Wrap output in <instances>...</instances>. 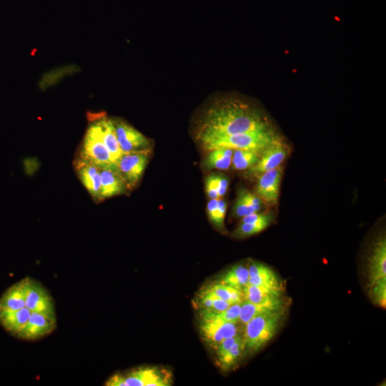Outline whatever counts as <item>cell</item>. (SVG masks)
<instances>
[{
  "instance_id": "6da1fadb",
  "label": "cell",
  "mask_w": 386,
  "mask_h": 386,
  "mask_svg": "<svg viewBox=\"0 0 386 386\" xmlns=\"http://www.w3.org/2000/svg\"><path fill=\"white\" fill-rule=\"evenodd\" d=\"M269 119L247 102L226 98L215 102L205 112L199 139L272 129Z\"/></svg>"
},
{
  "instance_id": "7a4b0ae2",
  "label": "cell",
  "mask_w": 386,
  "mask_h": 386,
  "mask_svg": "<svg viewBox=\"0 0 386 386\" xmlns=\"http://www.w3.org/2000/svg\"><path fill=\"white\" fill-rule=\"evenodd\" d=\"M280 137L273 128L231 135L200 138L202 146L206 150L217 148L253 150L261 152Z\"/></svg>"
},
{
  "instance_id": "3957f363",
  "label": "cell",
  "mask_w": 386,
  "mask_h": 386,
  "mask_svg": "<svg viewBox=\"0 0 386 386\" xmlns=\"http://www.w3.org/2000/svg\"><path fill=\"white\" fill-rule=\"evenodd\" d=\"M284 310L259 315L245 325L242 337L245 350L256 353L274 338L283 320Z\"/></svg>"
},
{
  "instance_id": "277c9868",
  "label": "cell",
  "mask_w": 386,
  "mask_h": 386,
  "mask_svg": "<svg viewBox=\"0 0 386 386\" xmlns=\"http://www.w3.org/2000/svg\"><path fill=\"white\" fill-rule=\"evenodd\" d=\"M172 384L171 373L159 367L144 366L125 374H115L105 385L108 386H168Z\"/></svg>"
},
{
  "instance_id": "5b68a950",
  "label": "cell",
  "mask_w": 386,
  "mask_h": 386,
  "mask_svg": "<svg viewBox=\"0 0 386 386\" xmlns=\"http://www.w3.org/2000/svg\"><path fill=\"white\" fill-rule=\"evenodd\" d=\"M79 159L91 162L99 168L115 164L109 149L102 141L95 122L87 131Z\"/></svg>"
},
{
  "instance_id": "8992f818",
  "label": "cell",
  "mask_w": 386,
  "mask_h": 386,
  "mask_svg": "<svg viewBox=\"0 0 386 386\" xmlns=\"http://www.w3.org/2000/svg\"><path fill=\"white\" fill-rule=\"evenodd\" d=\"M150 153V150L124 153L115 163L128 189L135 188L142 179Z\"/></svg>"
},
{
  "instance_id": "52a82bcc",
  "label": "cell",
  "mask_w": 386,
  "mask_h": 386,
  "mask_svg": "<svg viewBox=\"0 0 386 386\" xmlns=\"http://www.w3.org/2000/svg\"><path fill=\"white\" fill-rule=\"evenodd\" d=\"M25 292V307L34 312L56 315V304L47 289L30 276L22 279Z\"/></svg>"
},
{
  "instance_id": "ba28073f",
  "label": "cell",
  "mask_w": 386,
  "mask_h": 386,
  "mask_svg": "<svg viewBox=\"0 0 386 386\" xmlns=\"http://www.w3.org/2000/svg\"><path fill=\"white\" fill-rule=\"evenodd\" d=\"M122 153L150 150V140L141 133L120 119H112Z\"/></svg>"
},
{
  "instance_id": "9c48e42d",
  "label": "cell",
  "mask_w": 386,
  "mask_h": 386,
  "mask_svg": "<svg viewBox=\"0 0 386 386\" xmlns=\"http://www.w3.org/2000/svg\"><path fill=\"white\" fill-rule=\"evenodd\" d=\"M200 331L205 341L214 349L224 340L239 334L236 323L206 318H200Z\"/></svg>"
},
{
  "instance_id": "30bf717a",
  "label": "cell",
  "mask_w": 386,
  "mask_h": 386,
  "mask_svg": "<svg viewBox=\"0 0 386 386\" xmlns=\"http://www.w3.org/2000/svg\"><path fill=\"white\" fill-rule=\"evenodd\" d=\"M287 155V148L279 138L261 152L258 161L249 169V174L258 177L263 172L275 169L282 166Z\"/></svg>"
},
{
  "instance_id": "8fae6325",
  "label": "cell",
  "mask_w": 386,
  "mask_h": 386,
  "mask_svg": "<svg viewBox=\"0 0 386 386\" xmlns=\"http://www.w3.org/2000/svg\"><path fill=\"white\" fill-rule=\"evenodd\" d=\"M58 326L56 315L32 312L21 337L24 341H37L48 337Z\"/></svg>"
},
{
  "instance_id": "7c38bea8",
  "label": "cell",
  "mask_w": 386,
  "mask_h": 386,
  "mask_svg": "<svg viewBox=\"0 0 386 386\" xmlns=\"http://www.w3.org/2000/svg\"><path fill=\"white\" fill-rule=\"evenodd\" d=\"M282 175L283 170L280 166L260 174L256 186V195L268 204L275 205L279 198Z\"/></svg>"
},
{
  "instance_id": "4fadbf2b",
  "label": "cell",
  "mask_w": 386,
  "mask_h": 386,
  "mask_svg": "<svg viewBox=\"0 0 386 386\" xmlns=\"http://www.w3.org/2000/svg\"><path fill=\"white\" fill-rule=\"evenodd\" d=\"M99 169L102 200L125 194L128 188L115 164Z\"/></svg>"
},
{
  "instance_id": "5bb4252c",
  "label": "cell",
  "mask_w": 386,
  "mask_h": 386,
  "mask_svg": "<svg viewBox=\"0 0 386 386\" xmlns=\"http://www.w3.org/2000/svg\"><path fill=\"white\" fill-rule=\"evenodd\" d=\"M368 287L370 288L386 279V240L381 236L374 245L373 251L368 260Z\"/></svg>"
},
{
  "instance_id": "9a60e30c",
  "label": "cell",
  "mask_w": 386,
  "mask_h": 386,
  "mask_svg": "<svg viewBox=\"0 0 386 386\" xmlns=\"http://www.w3.org/2000/svg\"><path fill=\"white\" fill-rule=\"evenodd\" d=\"M249 284L283 293L282 280L269 266L260 262H251L249 267Z\"/></svg>"
},
{
  "instance_id": "2e32d148",
  "label": "cell",
  "mask_w": 386,
  "mask_h": 386,
  "mask_svg": "<svg viewBox=\"0 0 386 386\" xmlns=\"http://www.w3.org/2000/svg\"><path fill=\"white\" fill-rule=\"evenodd\" d=\"M78 178L95 200L101 201V182L99 167L78 159L76 162Z\"/></svg>"
},
{
  "instance_id": "e0dca14e",
  "label": "cell",
  "mask_w": 386,
  "mask_h": 386,
  "mask_svg": "<svg viewBox=\"0 0 386 386\" xmlns=\"http://www.w3.org/2000/svg\"><path fill=\"white\" fill-rule=\"evenodd\" d=\"M95 124L103 143L109 149L113 161L116 163L124 153L120 150L112 119L100 117Z\"/></svg>"
},
{
  "instance_id": "ac0fdd59",
  "label": "cell",
  "mask_w": 386,
  "mask_h": 386,
  "mask_svg": "<svg viewBox=\"0 0 386 386\" xmlns=\"http://www.w3.org/2000/svg\"><path fill=\"white\" fill-rule=\"evenodd\" d=\"M284 304L285 303L282 299L275 302L261 304H256L244 300L240 305L238 323L245 326L259 315L285 309Z\"/></svg>"
},
{
  "instance_id": "d6986e66",
  "label": "cell",
  "mask_w": 386,
  "mask_h": 386,
  "mask_svg": "<svg viewBox=\"0 0 386 386\" xmlns=\"http://www.w3.org/2000/svg\"><path fill=\"white\" fill-rule=\"evenodd\" d=\"M200 293L219 298L231 305L240 304L245 300L242 290L221 284L219 282L205 286Z\"/></svg>"
},
{
  "instance_id": "ffe728a7",
  "label": "cell",
  "mask_w": 386,
  "mask_h": 386,
  "mask_svg": "<svg viewBox=\"0 0 386 386\" xmlns=\"http://www.w3.org/2000/svg\"><path fill=\"white\" fill-rule=\"evenodd\" d=\"M245 300L256 304H268L282 300V293L249 284L243 289Z\"/></svg>"
},
{
  "instance_id": "44dd1931",
  "label": "cell",
  "mask_w": 386,
  "mask_h": 386,
  "mask_svg": "<svg viewBox=\"0 0 386 386\" xmlns=\"http://www.w3.org/2000/svg\"><path fill=\"white\" fill-rule=\"evenodd\" d=\"M234 150L217 148L209 150L204 166L208 169L226 170L231 167Z\"/></svg>"
},
{
  "instance_id": "7402d4cb",
  "label": "cell",
  "mask_w": 386,
  "mask_h": 386,
  "mask_svg": "<svg viewBox=\"0 0 386 386\" xmlns=\"http://www.w3.org/2000/svg\"><path fill=\"white\" fill-rule=\"evenodd\" d=\"M249 277L248 267L236 265L225 273L219 282L243 291L249 284Z\"/></svg>"
},
{
  "instance_id": "603a6c76",
  "label": "cell",
  "mask_w": 386,
  "mask_h": 386,
  "mask_svg": "<svg viewBox=\"0 0 386 386\" xmlns=\"http://www.w3.org/2000/svg\"><path fill=\"white\" fill-rule=\"evenodd\" d=\"M245 352V345L242 336L239 335L236 343L227 350L221 357L217 359L223 370L227 371L234 367Z\"/></svg>"
},
{
  "instance_id": "cb8c5ba5",
  "label": "cell",
  "mask_w": 386,
  "mask_h": 386,
  "mask_svg": "<svg viewBox=\"0 0 386 386\" xmlns=\"http://www.w3.org/2000/svg\"><path fill=\"white\" fill-rule=\"evenodd\" d=\"M260 152L245 150H234L231 167L234 170H249L258 161Z\"/></svg>"
},
{
  "instance_id": "d4e9b609",
  "label": "cell",
  "mask_w": 386,
  "mask_h": 386,
  "mask_svg": "<svg viewBox=\"0 0 386 386\" xmlns=\"http://www.w3.org/2000/svg\"><path fill=\"white\" fill-rule=\"evenodd\" d=\"M240 304L231 306L223 311H209L201 310L200 318L214 319L227 323L238 324L240 312Z\"/></svg>"
},
{
  "instance_id": "484cf974",
  "label": "cell",
  "mask_w": 386,
  "mask_h": 386,
  "mask_svg": "<svg viewBox=\"0 0 386 386\" xmlns=\"http://www.w3.org/2000/svg\"><path fill=\"white\" fill-rule=\"evenodd\" d=\"M272 222V215L265 219L256 223H241L234 233L238 238L250 237L266 229Z\"/></svg>"
},
{
  "instance_id": "4316f807",
  "label": "cell",
  "mask_w": 386,
  "mask_h": 386,
  "mask_svg": "<svg viewBox=\"0 0 386 386\" xmlns=\"http://www.w3.org/2000/svg\"><path fill=\"white\" fill-rule=\"evenodd\" d=\"M197 304L201 310L216 312L223 311L232 306L229 303L219 299V298L201 293L197 297Z\"/></svg>"
},
{
  "instance_id": "83f0119b",
  "label": "cell",
  "mask_w": 386,
  "mask_h": 386,
  "mask_svg": "<svg viewBox=\"0 0 386 386\" xmlns=\"http://www.w3.org/2000/svg\"><path fill=\"white\" fill-rule=\"evenodd\" d=\"M256 213V210L245 200L243 192L241 190L234 207V216L237 218H244Z\"/></svg>"
},
{
  "instance_id": "f1b7e54d",
  "label": "cell",
  "mask_w": 386,
  "mask_h": 386,
  "mask_svg": "<svg viewBox=\"0 0 386 386\" xmlns=\"http://www.w3.org/2000/svg\"><path fill=\"white\" fill-rule=\"evenodd\" d=\"M372 297L374 302L385 308L386 306V279L380 280L376 284L371 288Z\"/></svg>"
},
{
  "instance_id": "f546056e",
  "label": "cell",
  "mask_w": 386,
  "mask_h": 386,
  "mask_svg": "<svg viewBox=\"0 0 386 386\" xmlns=\"http://www.w3.org/2000/svg\"><path fill=\"white\" fill-rule=\"evenodd\" d=\"M220 174H212L206 179L205 191L207 196L209 199H219L218 187H219Z\"/></svg>"
},
{
  "instance_id": "4dcf8cb0",
  "label": "cell",
  "mask_w": 386,
  "mask_h": 386,
  "mask_svg": "<svg viewBox=\"0 0 386 386\" xmlns=\"http://www.w3.org/2000/svg\"><path fill=\"white\" fill-rule=\"evenodd\" d=\"M226 209L227 203L222 198H219L216 220L214 225L220 230L224 229V220L226 214Z\"/></svg>"
},
{
  "instance_id": "1f68e13d",
  "label": "cell",
  "mask_w": 386,
  "mask_h": 386,
  "mask_svg": "<svg viewBox=\"0 0 386 386\" xmlns=\"http://www.w3.org/2000/svg\"><path fill=\"white\" fill-rule=\"evenodd\" d=\"M242 192L245 200L247 201L249 205L257 213H259L262 206V200L257 195L253 194V193H251L247 190H242Z\"/></svg>"
},
{
  "instance_id": "d6a6232c",
  "label": "cell",
  "mask_w": 386,
  "mask_h": 386,
  "mask_svg": "<svg viewBox=\"0 0 386 386\" xmlns=\"http://www.w3.org/2000/svg\"><path fill=\"white\" fill-rule=\"evenodd\" d=\"M218 199H210L207 203V212L209 219L214 224L216 220Z\"/></svg>"
},
{
  "instance_id": "836d02e7",
  "label": "cell",
  "mask_w": 386,
  "mask_h": 386,
  "mask_svg": "<svg viewBox=\"0 0 386 386\" xmlns=\"http://www.w3.org/2000/svg\"><path fill=\"white\" fill-rule=\"evenodd\" d=\"M229 185V182L224 175L220 174L219 178V187H218V196L219 198H222L225 194Z\"/></svg>"
}]
</instances>
